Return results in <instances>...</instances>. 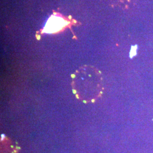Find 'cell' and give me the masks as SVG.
Wrapping results in <instances>:
<instances>
[{"label": "cell", "mask_w": 153, "mask_h": 153, "mask_svg": "<svg viewBox=\"0 0 153 153\" xmlns=\"http://www.w3.org/2000/svg\"><path fill=\"white\" fill-rule=\"evenodd\" d=\"M65 21L58 17H52L49 19L48 23H47V33H52L55 32L60 30L65 25Z\"/></svg>", "instance_id": "6da1fadb"}]
</instances>
